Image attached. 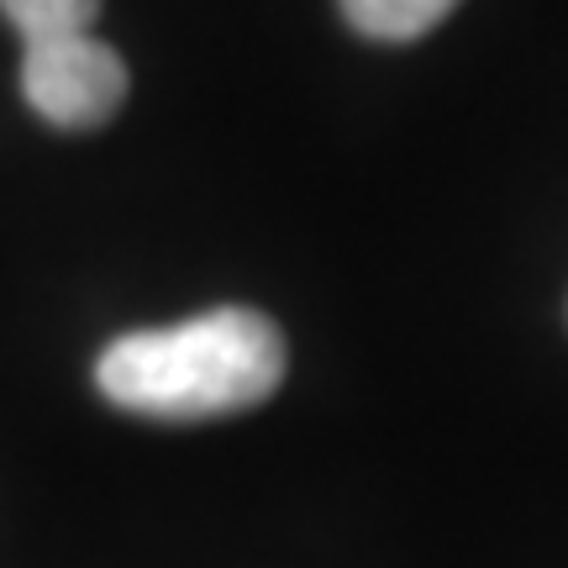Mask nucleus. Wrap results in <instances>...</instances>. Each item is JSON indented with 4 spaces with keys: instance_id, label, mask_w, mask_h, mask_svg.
I'll return each mask as SVG.
<instances>
[{
    "instance_id": "3",
    "label": "nucleus",
    "mask_w": 568,
    "mask_h": 568,
    "mask_svg": "<svg viewBox=\"0 0 568 568\" xmlns=\"http://www.w3.org/2000/svg\"><path fill=\"white\" fill-rule=\"evenodd\" d=\"M458 0H343V17L374 42H416L443 17H453Z\"/></svg>"
},
{
    "instance_id": "4",
    "label": "nucleus",
    "mask_w": 568,
    "mask_h": 568,
    "mask_svg": "<svg viewBox=\"0 0 568 568\" xmlns=\"http://www.w3.org/2000/svg\"><path fill=\"white\" fill-rule=\"evenodd\" d=\"M0 17L11 21L21 42H48L90 32L101 17V0H0Z\"/></svg>"
},
{
    "instance_id": "1",
    "label": "nucleus",
    "mask_w": 568,
    "mask_h": 568,
    "mask_svg": "<svg viewBox=\"0 0 568 568\" xmlns=\"http://www.w3.org/2000/svg\"><path fill=\"white\" fill-rule=\"evenodd\" d=\"M95 385L148 422H211L264 406L284 385V337L264 311L216 305L190 322L126 332L101 353Z\"/></svg>"
},
{
    "instance_id": "2",
    "label": "nucleus",
    "mask_w": 568,
    "mask_h": 568,
    "mask_svg": "<svg viewBox=\"0 0 568 568\" xmlns=\"http://www.w3.org/2000/svg\"><path fill=\"white\" fill-rule=\"evenodd\" d=\"M21 95L48 126H101L126 101V63L95 32L27 42L21 53Z\"/></svg>"
}]
</instances>
